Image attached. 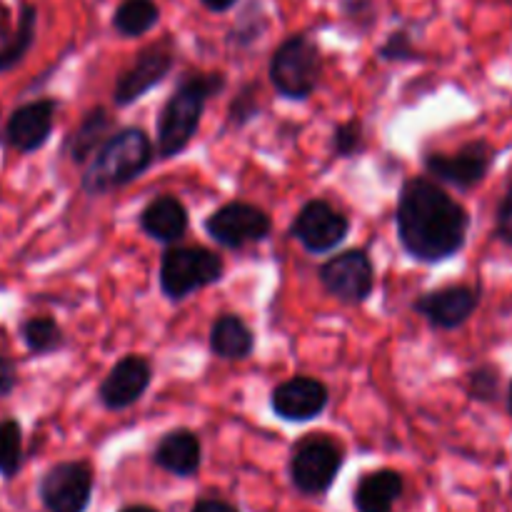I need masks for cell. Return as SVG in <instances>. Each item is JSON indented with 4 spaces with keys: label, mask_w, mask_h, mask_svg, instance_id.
I'll return each instance as SVG.
<instances>
[{
    "label": "cell",
    "mask_w": 512,
    "mask_h": 512,
    "mask_svg": "<svg viewBox=\"0 0 512 512\" xmlns=\"http://www.w3.org/2000/svg\"><path fill=\"white\" fill-rule=\"evenodd\" d=\"M395 223L410 258L430 265L458 255L470 228L468 210L428 178H413L403 185Z\"/></svg>",
    "instance_id": "obj_1"
},
{
    "label": "cell",
    "mask_w": 512,
    "mask_h": 512,
    "mask_svg": "<svg viewBox=\"0 0 512 512\" xmlns=\"http://www.w3.org/2000/svg\"><path fill=\"white\" fill-rule=\"evenodd\" d=\"M153 163V143L140 128H125L110 135L90 160L83 175V190L88 195H103L133 183Z\"/></svg>",
    "instance_id": "obj_2"
},
{
    "label": "cell",
    "mask_w": 512,
    "mask_h": 512,
    "mask_svg": "<svg viewBox=\"0 0 512 512\" xmlns=\"http://www.w3.org/2000/svg\"><path fill=\"white\" fill-rule=\"evenodd\" d=\"M223 88L225 78L220 73L190 75L175 88L158 123V150L163 158H175L188 148L200 128L205 103Z\"/></svg>",
    "instance_id": "obj_3"
},
{
    "label": "cell",
    "mask_w": 512,
    "mask_h": 512,
    "mask_svg": "<svg viewBox=\"0 0 512 512\" xmlns=\"http://www.w3.org/2000/svg\"><path fill=\"white\" fill-rule=\"evenodd\" d=\"M270 83L290 100H305L320 83L323 58L308 35H290L270 58Z\"/></svg>",
    "instance_id": "obj_4"
},
{
    "label": "cell",
    "mask_w": 512,
    "mask_h": 512,
    "mask_svg": "<svg viewBox=\"0 0 512 512\" xmlns=\"http://www.w3.org/2000/svg\"><path fill=\"white\" fill-rule=\"evenodd\" d=\"M223 278V260L205 248H170L160 263V288L170 300H183L190 293Z\"/></svg>",
    "instance_id": "obj_5"
},
{
    "label": "cell",
    "mask_w": 512,
    "mask_h": 512,
    "mask_svg": "<svg viewBox=\"0 0 512 512\" xmlns=\"http://www.w3.org/2000/svg\"><path fill=\"white\" fill-rule=\"evenodd\" d=\"M343 468V450L325 435L300 440L290 458V480L305 495H320L335 483Z\"/></svg>",
    "instance_id": "obj_6"
},
{
    "label": "cell",
    "mask_w": 512,
    "mask_h": 512,
    "mask_svg": "<svg viewBox=\"0 0 512 512\" xmlns=\"http://www.w3.org/2000/svg\"><path fill=\"white\" fill-rule=\"evenodd\" d=\"M495 163V150L485 140H475L458 153H433L425 160V168L440 183H450L460 190L483 183Z\"/></svg>",
    "instance_id": "obj_7"
},
{
    "label": "cell",
    "mask_w": 512,
    "mask_h": 512,
    "mask_svg": "<svg viewBox=\"0 0 512 512\" xmlns=\"http://www.w3.org/2000/svg\"><path fill=\"white\" fill-rule=\"evenodd\" d=\"M325 290L340 303H363L375 285V270L363 250H345L320 268Z\"/></svg>",
    "instance_id": "obj_8"
},
{
    "label": "cell",
    "mask_w": 512,
    "mask_h": 512,
    "mask_svg": "<svg viewBox=\"0 0 512 512\" xmlns=\"http://www.w3.org/2000/svg\"><path fill=\"white\" fill-rule=\"evenodd\" d=\"M350 223L343 213L333 208L325 200H310L303 205V210L295 218L290 235H293L298 243H303V248L308 253H330V250L338 248L340 243L348 235Z\"/></svg>",
    "instance_id": "obj_9"
},
{
    "label": "cell",
    "mask_w": 512,
    "mask_h": 512,
    "mask_svg": "<svg viewBox=\"0 0 512 512\" xmlns=\"http://www.w3.org/2000/svg\"><path fill=\"white\" fill-rule=\"evenodd\" d=\"M93 495V475L85 463H58L40 480V498L50 512H85Z\"/></svg>",
    "instance_id": "obj_10"
},
{
    "label": "cell",
    "mask_w": 512,
    "mask_h": 512,
    "mask_svg": "<svg viewBox=\"0 0 512 512\" xmlns=\"http://www.w3.org/2000/svg\"><path fill=\"white\" fill-rule=\"evenodd\" d=\"M205 230L225 248H243L268 238L270 218L250 203H228L205 220Z\"/></svg>",
    "instance_id": "obj_11"
},
{
    "label": "cell",
    "mask_w": 512,
    "mask_h": 512,
    "mask_svg": "<svg viewBox=\"0 0 512 512\" xmlns=\"http://www.w3.org/2000/svg\"><path fill=\"white\" fill-rule=\"evenodd\" d=\"M170 70H173V53L165 45H148L145 50H140L135 63L115 83V105H130L140 100L148 90L163 83Z\"/></svg>",
    "instance_id": "obj_12"
},
{
    "label": "cell",
    "mask_w": 512,
    "mask_h": 512,
    "mask_svg": "<svg viewBox=\"0 0 512 512\" xmlns=\"http://www.w3.org/2000/svg\"><path fill=\"white\" fill-rule=\"evenodd\" d=\"M270 405H273L275 415L288 423H308V420L318 418L328 405V388L320 380L298 375L273 390Z\"/></svg>",
    "instance_id": "obj_13"
},
{
    "label": "cell",
    "mask_w": 512,
    "mask_h": 512,
    "mask_svg": "<svg viewBox=\"0 0 512 512\" xmlns=\"http://www.w3.org/2000/svg\"><path fill=\"white\" fill-rule=\"evenodd\" d=\"M480 293L470 285H448V288L430 290L415 303V310L440 330H455L470 320L478 310Z\"/></svg>",
    "instance_id": "obj_14"
},
{
    "label": "cell",
    "mask_w": 512,
    "mask_h": 512,
    "mask_svg": "<svg viewBox=\"0 0 512 512\" xmlns=\"http://www.w3.org/2000/svg\"><path fill=\"white\" fill-rule=\"evenodd\" d=\"M150 378H153V368L140 355H125L118 365L108 373V378L100 383V400L105 408L123 410L130 408L143 398L148 390Z\"/></svg>",
    "instance_id": "obj_15"
},
{
    "label": "cell",
    "mask_w": 512,
    "mask_h": 512,
    "mask_svg": "<svg viewBox=\"0 0 512 512\" xmlns=\"http://www.w3.org/2000/svg\"><path fill=\"white\" fill-rule=\"evenodd\" d=\"M53 115V100H35V103L20 105L5 125V140L10 148L20 150V153H33L40 145H45V140L53 133Z\"/></svg>",
    "instance_id": "obj_16"
},
{
    "label": "cell",
    "mask_w": 512,
    "mask_h": 512,
    "mask_svg": "<svg viewBox=\"0 0 512 512\" xmlns=\"http://www.w3.org/2000/svg\"><path fill=\"white\" fill-rule=\"evenodd\" d=\"M200 458H203V448H200L198 435L185 428L165 433L153 453L155 465L178 478H190L198 473Z\"/></svg>",
    "instance_id": "obj_17"
},
{
    "label": "cell",
    "mask_w": 512,
    "mask_h": 512,
    "mask_svg": "<svg viewBox=\"0 0 512 512\" xmlns=\"http://www.w3.org/2000/svg\"><path fill=\"white\" fill-rule=\"evenodd\" d=\"M140 228L160 243H178L188 230V210L173 195H163L145 205L140 215Z\"/></svg>",
    "instance_id": "obj_18"
},
{
    "label": "cell",
    "mask_w": 512,
    "mask_h": 512,
    "mask_svg": "<svg viewBox=\"0 0 512 512\" xmlns=\"http://www.w3.org/2000/svg\"><path fill=\"white\" fill-rule=\"evenodd\" d=\"M403 495V478L395 470L368 473L355 488V508L360 512H393L395 500Z\"/></svg>",
    "instance_id": "obj_19"
},
{
    "label": "cell",
    "mask_w": 512,
    "mask_h": 512,
    "mask_svg": "<svg viewBox=\"0 0 512 512\" xmlns=\"http://www.w3.org/2000/svg\"><path fill=\"white\" fill-rule=\"evenodd\" d=\"M255 335L238 315H223L210 328V350L218 358L243 360L253 353Z\"/></svg>",
    "instance_id": "obj_20"
},
{
    "label": "cell",
    "mask_w": 512,
    "mask_h": 512,
    "mask_svg": "<svg viewBox=\"0 0 512 512\" xmlns=\"http://www.w3.org/2000/svg\"><path fill=\"white\" fill-rule=\"evenodd\" d=\"M110 130V115L105 108L90 110L83 118V123L78 125L73 135H70V160L73 163H85L88 158H93L100 150V145L105 143V135Z\"/></svg>",
    "instance_id": "obj_21"
},
{
    "label": "cell",
    "mask_w": 512,
    "mask_h": 512,
    "mask_svg": "<svg viewBox=\"0 0 512 512\" xmlns=\"http://www.w3.org/2000/svg\"><path fill=\"white\" fill-rule=\"evenodd\" d=\"M160 20V8L155 0H123L113 15V28L125 38L145 35Z\"/></svg>",
    "instance_id": "obj_22"
},
{
    "label": "cell",
    "mask_w": 512,
    "mask_h": 512,
    "mask_svg": "<svg viewBox=\"0 0 512 512\" xmlns=\"http://www.w3.org/2000/svg\"><path fill=\"white\" fill-rule=\"evenodd\" d=\"M35 23H38V13H35L33 5H25L23 13H20V23L13 40L0 50V73H3V70H10L13 65H18L20 60H23V55L28 53L35 38Z\"/></svg>",
    "instance_id": "obj_23"
},
{
    "label": "cell",
    "mask_w": 512,
    "mask_h": 512,
    "mask_svg": "<svg viewBox=\"0 0 512 512\" xmlns=\"http://www.w3.org/2000/svg\"><path fill=\"white\" fill-rule=\"evenodd\" d=\"M23 340L30 353L45 355L53 353V350H58L63 345V330L50 318H30L23 325Z\"/></svg>",
    "instance_id": "obj_24"
},
{
    "label": "cell",
    "mask_w": 512,
    "mask_h": 512,
    "mask_svg": "<svg viewBox=\"0 0 512 512\" xmlns=\"http://www.w3.org/2000/svg\"><path fill=\"white\" fill-rule=\"evenodd\" d=\"M23 463V433L15 420L0 423V475L13 478Z\"/></svg>",
    "instance_id": "obj_25"
},
{
    "label": "cell",
    "mask_w": 512,
    "mask_h": 512,
    "mask_svg": "<svg viewBox=\"0 0 512 512\" xmlns=\"http://www.w3.org/2000/svg\"><path fill=\"white\" fill-rule=\"evenodd\" d=\"M468 393L473 400H483V403H490V400L498 398L500 393V373L495 365H480L473 373L468 375Z\"/></svg>",
    "instance_id": "obj_26"
},
{
    "label": "cell",
    "mask_w": 512,
    "mask_h": 512,
    "mask_svg": "<svg viewBox=\"0 0 512 512\" xmlns=\"http://www.w3.org/2000/svg\"><path fill=\"white\" fill-rule=\"evenodd\" d=\"M333 145L335 153L343 155V158L360 150V145H363V128H360L358 120H348V123L338 125L333 135Z\"/></svg>",
    "instance_id": "obj_27"
},
{
    "label": "cell",
    "mask_w": 512,
    "mask_h": 512,
    "mask_svg": "<svg viewBox=\"0 0 512 512\" xmlns=\"http://www.w3.org/2000/svg\"><path fill=\"white\" fill-rule=\"evenodd\" d=\"M380 58L383 60H413L415 48L413 40L405 30H398V33L390 35L383 45H380Z\"/></svg>",
    "instance_id": "obj_28"
},
{
    "label": "cell",
    "mask_w": 512,
    "mask_h": 512,
    "mask_svg": "<svg viewBox=\"0 0 512 512\" xmlns=\"http://www.w3.org/2000/svg\"><path fill=\"white\" fill-rule=\"evenodd\" d=\"M495 235L512 248V180L508 190H505L503 200H500L498 205V215H495Z\"/></svg>",
    "instance_id": "obj_29"
},
{
    "label": "cell",
    "mask_w": 512,
    "mask_h": 512,
    "mask_svg": "<svg viewBox=\"0 0 512 512\" xmlns=\"http://www.w3.org/2000/svg\"><path fill=\"white\" fill-rule=\"evenodd\" d=\"M255 108H258V105H255L253 85H248V88H245L243 93L233 100V105H230V120L238 125L248 123V120L255 115Z\"/></svg>",
    "instance_id": "obj_30"
},
{
    "label": "cell",
    "mask_w": 512,
    "mask_h": 512,
    "mask_svg": "<svg viewBox=\"0 0 512 512\" xmlns=\"http://www.w3.org/2000/svg\"><path fill=\"white\" fill-rule=\"evenodd\" d=\"M15 385V368L10 365V360H5L0 355V395H8Z\"/></svg>",
    "instance_id": "obj_31"
},
{
    "label": "cell",
    "mask_w": 512,
    "mask_h": 512,
    "mask_svg": "<svg viewBox=\"0 0 512 512\" xmlns=\"http://www.w3.org/2000/svg\"><path fill=\"white\" fill-rule=\"evenodd\" d=\"M193 512H238V508H233L230 503L225 500H215V498H205L195 503Z\"/></svg>",
    "instance_id": "obj_32"
},
{
    "label": "cell",
    "mask_w": 512,
    "mask_h": 512,
    "mask_svg": "<svg viewBox=\"0 0 512 512\" xmlns=\"http://www.w3.org/2000/svg\"><path fill=\"white\" fill-rule=\"evenodd\" d=\"M200 3H203L208 10H213V13H225V10L233 8L238 0H200Z\"/></svg>",
    "instance_id": "obj_33"
},
{
    "label": "cell",
    "mask_w": 512,
    "mask_h": 512,
    "mask_svg": "<svg viewBox=\"0 0 512 512\" xmlns=\"http://www.w3.org/2000/svg\"><path fill=\"white\" fill-rule=\"evenodd\" d=\"M120 512H158V510L148 508V505H130V508H123Z\"/></svg>",
    "instance_id": "obj_34"
},
{
    "label": "cell",
    "mask_w": 512,
    "mask_h": 512,
    "mask_svg": "<svg viewBox=\"0 0 512 512\" xmlns=\"http://www.w3.org/2000/svg\"><path fill=\"white\" fill-rule=\"evenodd\" d=\"M508 410H510V415H512V383H510V390H508Z\"/></svg>",
    "instance_id": "obj_35"
}]
</instances>
